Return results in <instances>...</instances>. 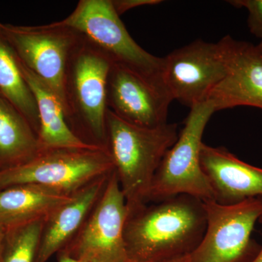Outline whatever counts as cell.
Listing matches in <instances>:
<instances>
[{"mask_svg": "<svg viewBox=\"0 0 262 262\" xmlns=\"http://www.w3.org/2000/svg\"><path fill=\"white\" fill-rule=\"evenodd\" d=\"M46 219L5 229L0 262H35Z\"/></svg>", "mask_w": 262, "mask_h": 262, "instance_id": "obj_19", "label": "cell"}, {"mask_svg": "<svg viewBox=\"0 0 262 262\" xmlns=\"http://www.w3.org/2000/svg\"><path fill=\"white\" fill-rule=\"evenodd\" d=\"M106 133L107 150L129 215L148 204L155 173L178 139L177 125L167 122L156 127L136 126L108 110Z\"/></svg>", "mask_w": 262, "mask_h": 262, "instance_id": "obj_2", "label": "cell"}, {"mask_svg": "<svg viewBox=\"0 0 262 262\" xmlns=\"http://www.w3.org/2000/svg\"><path fill=\"white\" fill-rule=\"evenodd\" d=\"M207 225L204 201L179 194L144 205L127 216L124 239L129 261H166L187 256Z\"/></svg>", "mask_w": 262, "mask_h": 262, "instance_id": "obj_1", "label": "cell"}, {"mask_svg": "<svg viewBox=\"0 0 262 262\" xmlns=\"http://www.w3.org/2000/svg\"><path fill=\"white\" fill-rule=\"evenodd\" d=\"M229 4L237 8H246L248 12V24L250 31L261 39L262 46V0H234Z\"/></svg>", "mask_w": 262, "mask_h": 262, "instance_id": "obj_20", "label": "cell"}, {"mask_svg": "<svg viewBox=\"0 0 262 262\" xmlns=\"http://www.w3.org/2000/svg\"><path fill=\"white\" fill-rule=\"evenodd\" d=\"M61 21L82 34L113 64L130 71L172 101L163 83V58L150 54L133 39L111 0H80Z\"/></svg>", "mask_w": 262, "mask_h": 262, "instance_id": "obj_4", "label": "cell"}, {"mask_svg": "<svg viewBox=\"0 0 262 262\" xmlns=\"http://www.w3.org/2000/svg\"><path fill=\"white\" fill-rule=\"evenodd\" d=\"M113 63L82 36L66 72V119L81 141L107 150V81Z\"/></svg>", "mask_w": 262, "mask_h": 262, "instance_id": "obj_3", "label": "cell"}, {"mask_svg": "<svg viewBox=\"0 0 262 262\" xmlns=\"http://www.w3.org/2000/svg\"><path fill=\"white\" fill-rule=\"evenodd\" d=\"M0 94L27 119L38 136L39 124L35 99L22 74L18 58L1 32Z\"/></svg>", "mask_w": 262, "mask_h": 262, "instance_id": "obj_18", "label": "cell"}, {"mask_svg": "<svg viewBox=\"0 0 262 262\" xmlns=\"http://www.w3.org/2000/svg\"><path fill=\"white\" fill-rule=\"evenodd\" d=\"M127 216L125 196L114 170L83 225L60 252L82 262H127L124 229Z\"/></svg>", "mask_w": 262, "mask_h": 262, "instance_id": "obj_9", "label": "cell"}, {"mask_svg": "<svg viewBox=\"0 0 262 262\" xmlns=\"http://www.w3.org/2000/svg\"><path fill=\"white\" fill-rule=\"evenodd\" d=\"M110 174L74 193L69 201L48 215L35 262H47L73 239L103 192Z\"/></svg>", "mask_w": 262, "mask_h": 262, "instance_id": "obj_14", "label": "cell"}, {"mask_svg": "<svg viewBox=\"0 0 262 262\" xmlns=\"http://www.w3.org/2000/svg\"><path fill=\"white\" fill-rule=\"evenodd\" d=\"M234 39H198L163 58V83L169 98L192 108L204 102L225 78Z\"/></svg>", "mask_w": 262, "mask_h": 262, "instance_id": "obj_8", "label": "cell"}, {"mask_svg": "<svg viewBox=\"0 0 262 262\" xmlns=\"http://www.w3.org/2000/svg\"><path fill=\"white\" fill-rule=\"evenodd\" d=\"M258 46H259V47L261 48L262 49V46H260V45H258Z\"/></svg>", "mask_w": 262, "mask_h": 262, "instance_id": "obj_26", "label": "cell"}, {"mask_svg": "<svg viewBox=\"0 0 262 262\" xmlns=\"http://www.w3.org/2000/svg\"><path fill=\"white\" fill-rule=\"evenodd\" d=\"M215 112L208 101L190 108L178 139L164 156L155 173L148 203L179 194L203 201H214L213 190L202 168L201 152L205 128Z\"/></svg>", "mask_w": 262, "mask_h": 262, "instance_id": "obj_5", "label": "cell"}, {"mask_svg": "<svg viewBox=\"0 0 262 262\" xmlns=\"http://www.w3.org/2000/svg\"><path fill=\"white\" fill-rule=\"evenodd\" d=\"M201 163L217 203L233 205L262 198V168L245 163L225 148L204 143Z\"/></svg>", "mask_w": 262, "mask_h": 262, "instance_id": "obj_13", "label": "cell"}, {"mask_svg": "<svg viewBox=\"0 0 262 262\" xmlns=\"http://www.w3.org/2000/svg\"><path fill=\"white\" fill-rule=\"evenodd\" d=\"M71 196L48 188L24 184L0 190V226L5 229L46 219Z\"/></svg>", "mask_w": 262, "mask_h": 262, "instance_id": "obj_16", "label": "cell"}, {"mask_svg": "<svg viewBox=\"0 0 262 262\" xmlns=\"http://www.w3.org/2000/svg\"><path fill=\"white\" fill-rule=\"evenodd\" d=\"M0 32L19 61L47 84L63 106L66 72L82 34L61 20L35 27L0 22Z\"/></svg>", "mask_w": 262, "mask_h": 262, "instance_id": "obj_7", "label": "cell"}, {"mask_svg": "<svg viewBox=\"0 0 262 262\" xmlns=\"http://www.w3.org/2000/svg\"><path fill=\"white\" fill-rule=\"evenodd\" d=\"M127 262H137V261H129V260H127ZM153 262H190V261H189V255H187V256H182V257L173 258V259L166 260V261H153Z\"/></svg>", "mask_w": 262, "mask_h": 262, "instance_id": "obj_23", "label": "cell"}, {"mask_svg": "<svg viewBox=\"0 0 262 262\" xmlns=\"http://www.w3.org/2000/svg\"><path fill=\"white\" fill-rule=\"evenodd\" d=\"M206 232L189 254L190 262H241L251 250V234L262 214V198L233 205L204 201Z\"/></svg>", "mask_w": 262, "mask_h": 262, "instance_id": "obj_10", "label": "cell"}, {"mask_svg": "<svg viewBox=\"0 0 262 262\" xmlns=\"http://www.w3.org/2000/svg\"><path fill=\"white\" fill-rule=\"evenodd\" d=\"M19 64L37 105L38 140L41 151L57 148H97L86 144L72 132L66 119L63 104L56 93L20 61Z\"/></svg>", "mask_w": 262, "mask_h": 262, "instance_id": "obj_15", "label": "cell"}, {"mask_svg": "<svg viewBox=\"0 0 262 262\" xmlns=\"http://www.w3.org/2000/svg\"><path fill=\"white\" fill-rule=\"evenodd\" d=\"M206 101L215 112L249 106L262 110V49L234 39L225 78L212 90Z\"/></svg>", "mask_w": 262, "mask_h": 262, "instance_id": "obj_12", "label": "cell"}, {"mask_svg": "<svg viewBox=\"0 0 262 262\" xmlns=\"http://www.w3.org/2000/svg\"><path fill=\"white\" fill-rule=\"evenodd\" d=\"M117 14L120 15L134 8L145 5H155L162 3L160 0H111Z\"/></svg>", "mask_w": 262, "mask_h": 262, "instance_id": "obj_21", "label": "cell"}, {"mask_svg": "<svg viewBox=\"0 0 262 262\" xmlns=\"http://www.w3.org/2000/svg\"><path fill=\"white\" fill-rule=\"evenodd\" d=\"M170 102L130 71L112 65L107 106L119 118L136 126H160L167 123Z\"/></svg>", "mask_w": 262, "mask_h": 262, "instance_id": "obj_11", "label": "cell"}, {"mask_svg": "<svg viewBox=\"0 0 262 262\" xmlns=\"http://www.w3.org/2000/svg\"><path fill=\"white\" fill-rule=\"evenodd\" d=\"M115 170L108 150L57 148L43 150L25 165L0 172V190L31 184L67 195Z\"/></svg>", "mask_w": 262, "mask_h": 262, "instance_id": "obj_6", "label": "cell"}, {"mask_svg": "<svg viewBox=\"0 0 262 262\" xmlns=\"http://www.w3.org/2000/svg\"><path fill=\"white\" fill-rule=\"evenodd\" d=\"M40 151L32 125L0 94V172L25 165Z\"/></svg>", "mask_w": 262, "mask_h": 262, "instance_id": "obj_17", "label": "cell"}, {"mask_svg": "<svg viewBox=\"0 0 262 262\" xmlns=\"http://www.w3.org/2000/svg\"><path fill=\"white\" fill-rule=\"evenodd\" d=\"M258 221H259V222L262 224V214L261 216H260ZM249 262H262V248H261V250H260L259 252L257 253V255H256V256Z\"/></svg>", "mask_w": 262, "mask_h": 262, "instance_id": "obj_24", "label": "cell"}, {"mask_svg": "<svg viewBox=\"0 0 262 262\" xmlns=\"http://www.w3.org/2000/svg\"><path fill=\"white\" fill-rule=\"evenodd\" d=\"M5 233V229L4 227L0 226V250H1L2 244H3V239H4Z\"/></svg>", "mask_w": 262, "mask_h": 262, "instance_id": "obj_25", "label": "cell"}, {"mask_svg": "<svg viewBox=\"0 0 262 262\" xmlns=\"http://www.w3.org/2000/svg\"><path fill=\"white\" fill-rule=\"evenodd\" d=\"M57 258H58V262H82L74 259V258H71L70 256L61 252L57 253Z\"/></svg>", "mask_w": 262, "mask_h": 262, "instance_id": "obj_22", "label": "cell"}]
</instances>
